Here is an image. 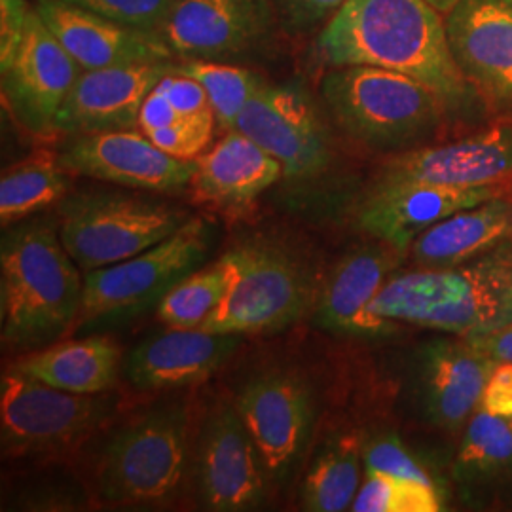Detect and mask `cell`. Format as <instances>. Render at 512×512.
Listing matches in <instances>:
<instances>
[{
  "mask_svg": "<svg viewBox=\"0 0 512 512\" xmlns=\"http://www.w3.org/2000/svg\"><path fill=\"white\" fill-rule=\"evenodd\" d=\"M238 410L268 476L287 478L310 439L315 418L310 387L291 372H268L243 387Z\"/></svg>",
  "mask_w": 512,
  "mask_h": 512,
  "instance_id": "15",
  "label": "cell"
},
{
  "mask_svg": "<svg viewBox=\"0 0 512 512\" xmlns=\"http://www.w3.org/2000/svg\"><path fill=\"white\" fill-rule=\"evenodd\" d=\"M236 129L270 152L289 181L313 183L334 162L329 129L300 84H264L239 114Z\"/></svg>",
  "mask_w": 512,
  "mask_h": 512,
  "instance_id": "10",
  "label": "cell"
},
{
  "mask_svg": "<svg viewBox=\"0 0 512 512\" xmlns=\"http://www.w3.org/2000/svg\"><path fill=\"white\" fill-rule=\"evenodd\" d=\"M397 258L385 249H361L346 256L319 294L315 323L321 329L353 338H385L395 321L378 317L370 306L397 266Z\"/></svg>",
  "mask_w": 512,
  "mask_h": 512,
  "instance_id": "23",
  "label": "cell"
},
{
  "mask_svg": "<svg viewBox=\"0 0 512 512\" xmlns=\"http://www.w3.org/2000/svg\"><path fill=\"white\" fill-rule=\"evenodd\" d=\"M171 71L169 61L82 71L55 116V131L86 135L139 126L143 101Z\"/></svg>",
  "mask_w": 512,
  "mask_h": 512,
  "instance_id": "20",
  "label": "cell"
},
{
  "mask_svg": "<svg viewBox=\"0 0 512 512\" xmlns=\"http://www.w3.org/2000/svg\"><path fill=\"white\" fill-rule=\"evenodd\" d=\"M33 10L27 0H0V65L18 50Z\"/></svg>",
  "mask_w": 512,
  "mask_h": 512,
  "instance_id": "36",
  "label": "cell"
},
{
  "mask_svg": "<svg viewBox=\"0 0 512 512\" xmlns=\"http://www.w3.org/2000/svg\"><path fill=\"white\" fill-rule=\"evenodd\" d=\"M363 440L357 433H340L327 440L302 482L306 511H348L359 494Z\"/></svg>",
  "mask_w": 512,
  "mask_h": 512,
  "instance_id": "27",
  "label": "cell"
},
{
  "mask_svg": "<svg viewBox=\"0 0 512 512\" xmlns=\"http://www.w3.org/2000/svg\"><path fill=\"white\" fill-rule=\"evenodd\" d=\"M348 0H275L279 14L294 29H308L332 18Z\"/></svg>",
  "mask_w": 512,
  "mask_h": 512,
  "instance_id": "38",
  "label": "cell"
},
{
  "mask_svg": "<svg viewBox=\"0 0 512 512\" xmlns=\"http://www.w3.org/2000/svg\"><path fill=\"white\" fill-rule=\"evenodd\" d=\"M188 421L186 404L165 403L124 425L99 458V495L118 505L173 497L186 473Z\"/></svg>",
  "mask_w": 512,
  "mask_h": 512,
  "instance_id": "5",
  "label": "cell"
},
{
  "mask_svg": "<svg viewBox=\"0 0 512 512\" xmlns=\"http://www.w3.org/2000/svg\"><path fill=\"white\" fill-rule=\"evenodd\" d=\"M317 52L330 69L370 65L406 74L448 110H467L478 97L450 52L446 18L427 0H348L321 31Z\"/></svg>",
  "mask_w": 512,
  "mask_h": 512,
  "instance_id": "1",
  "label": "cell"
},
{
  "mask_svg": "<svg viewBox=\"0 0 512 512\" xmlns=\"http://www.w3.org/2000/svg\"><path fill=\"white\" fill-rule=\"evenodd\" d=\"M196 486L209 511H251L264 503L266 467L238 406L219 404L203 421L196 448Z\"/></svg>",
  "mask_w": 512,
  "mask_h": 512,
  "instance_id": "12",
  "label": "cell"
},
{
  "mask_svg": "<svg viewBox=\"0 0 512 512\" xmlns=\"http://www.w3.org/2000/svg\"><path fill=\"white\" fill-rule=\"evenodd\" d=\"M351 511L437 512L442 511V501L433 482L366 473L365 484L359 488Z\"/></svg>",
  "mask_w": 512,
  "mask_h": 512,
  "instance_id": "32",
  "label": "cell"
},
{
  "mask_svg": "<svg viewBox=\"0 0 512 512\" xmlns=\"http://www.w3.org/2000/svg\"><path fill=\"white\" fill-rule=\"evenodd\" d=\"M467 342H471L478 351H482L497 363L499 361L512 363V323L490 334L469 338Z\"/></svg>",
  "mask_w": 512,
  "mask_h": 512,
  "instance_id": "41",
  "label": "cell"
},
{
  "mask_svg": "<svg viewBox=\"0 0 512 512\" xmlns=\"http://www.w3.org/2000/svg\"><path fill=\"white\" fill-rule=\"evenodd\" d=\"M67 190V171L54 154L38 152L4 169L0 179L2 226H12L14 222L27 219L44 207L63 200Z\"/></svg>",
  "mask_w": 512,
  "mask_h": 512,
  "instance_id": "30",
  "label": "cell"
},
{
  "mask_svg": "<svg viewBox=\"0 0 512 512\" xmlns=\"http://www.w3.org/2000/svg\"><path fill=\"white\" fill-rule=\"evenodd\" d=\"M173 71L186 74L202 84L217 116V124L226 131L236 129L239 114L266 84L260 74L249 69L205 59H184L183 63L173 65Z\"/></svg>",
  "mask_w": 512,
  "mask_h": 512,
  "instance_id": "31",
  "label": "cell"
},
{
  "mask_svg": "<svg viewBox=\"0 0 512 512\" xmlns=\"http://www.w3.org/2000/svg\"><path fill=\"white\" fill-rule=\"evenodd\" d=\"M321 97L340 128L382 152L418 148L450 112L425 84L370 65L332 67L321 80Z\"/></svg>",
  "mask_w": 512,
  "mask_h": 512,
  "instance_id": "4",
  "label": "cell"
},
{
  "mask_svg": "<svg viewBox=\"0 0 512 512\" xmlns=\"http://www.w3.org/2000/svg\"><path fill=\"white\" fill-rule=\"evenodd\" d=\"M370 311L465 340L503 329L512 323V241L459 266L389 277Z\"/></svg>",
  "mask_w": 512,
  "mask_h": 512,
  "instance_id": "3",
  "label": "cell"
},
{
  "mask_svg": "<svg viewBox=\"0 0 512 512\" xmlns=\"http://www.w3.org/2000/svg\"><path fill=\"white\" fill-rule=\"evenodd\" d=\"M158 88L169 97V101L181 116L211 107L209 95L202 84L186 74L171 71L158 82Z\"/></svg>",
  "mask_w": 512,
  "mask_h": 512,
  "instance_id": "37",
  "label": "cell"
},
{
  "mask_svg": "<svg viewBox=\"0 0 512 512\" xmlns=\"http://www.w3.org/2000/svg\"><path fill=\"white\" fill-rule=\"evenodd\" d=\"M80 272L52 220H25L4 228L0 243L2 342L12 348H40L74 327L84 298Z\"/></svg>",
  "mask_w": 512,
  "mask_h": 512,
  "instance_id": "2",
  "label": "cell"
},
{
  "mask_svg": "<svg viewBox=\"0 0 512 512\" xmlns=\"http://www.w3.org/2000/svg\"><path fill=\"white\" fill-rule=\"evenodd\" d=\"M507 241H512V200L503 194L433 224L410 245V255L418 268H452Z\"/></svg>",
  "mask_w": 512,
  "mask_h": 512,
  "instance_id": "25",
  "label": "cell"
},
{
  "mask_svg": "<svg viewBox=\"0 0 512 512\" xmlns=\"http://www.w3.org/2000/svg\"><path fill=\"white\" fill-rule=\"evenodd\" d=\"M512 476V421L478 408L467 421L454 478L463 488H486Z\"/></svg>",
  "mask_w": 512,
  "mask_h": 512,
  "instance_id": "28",
  "label": "cell"
},
{
  "mask_svg": "<svg viewBox=\"0 0 512 512\" xmlns=\"http://www.w3.org/2000/svg\"><path fill=\"white\" fill-rule=\"evenodd\" d=\"M497 361L461 340L439 338L418 349L414 395L423 418L444 431H458L480 408Z\"/></svg>",
  "mask_w": 512,
  "mask_h": 512,
  "instance_id": "19",
  "label": "cell"
},
{
  "mask_svg": "<svg viewBox=\"0 0 512 512\" xmlns=\"http://www.w3.org/2000/svg\"><path fill=\"white\" fill-rule=\"evenodd\" d=\"M186 213L124 194H78L59 205V236L82 272L141 255L175 234Z\"/></svg>",
  "mask_w": 512,
  "mask_h": 512,
  "instance_id": "8",
  "label": "cell"
},
{
  "mask_svg": "<svg viewBox=\"0 0 512 512\" xmlns=\"http://www.w3.org/2000/svg\"><path fill=\"white\" fill-rule=\"evenodd\" d=\"M38 16L82 71L131 63H165L164 38L137 33L71 0H40Z\"/></svg>",
  "mask_w": 512,
  "mask_h": 512,
  "instance_id": "21",
  "label": "cell"
},
{
  "mask_svg": "<svg viewBox=\"0 0 512 512\" xmlns=\"http://www.w3.org/2000/svg\"><path fill=\"white\" fill-rule=\"evenodd\" d=\"M431 6H435L439 10L440 14L446 18L456 6H458L461 0H427Z\"/></svg>",
  "mask_w": 512,
  "mask_h": 512,
  "instance_id": "42",
  "label": "cell"
},
{
  "mask_svg": "<svg viewBox=\"0 0 512 512\" xmlns=\"http://www.w3.org/2000/svg\"><path fill=\"white\" fill-rule=\"evenodd\" d=\"M363 461H365L366 473H385V475L401 476L410 480L433 482L421 469L420 463L406 452L401 440L391 435L365 444Z\"/></svg>",
  "mask_w": 512,
  "mask_h": 512,
  "instance_id": "35",
  "label": "cell"
},
{
  "mask_svg": "<svg viewBox=\"0 0 512 512\" xmlns=\"http://www.w3.org/2000/svg\"><path fill=\"white\" fill-rule=\"evenodd\" d=\"M217 116L213 109L200 110L181 116L177 122L162 129L145 133L148 139L164 150L165 154L179 160H196L209 147L215 133Z\"/></svg>",
  "mask_w": 512,
  "mask_h": 512,
  "instance_id": "34",
  "label": "cell"
},
{
  "mask_svg": "<svg viewBox=\"0 0 512 512\" xmlns=\"http://www.w3.org/2000/svg\"><path fill=\"white\" fill-rule=\"evenodd\" d=\"M112 404L78 395L10 366L0 378L2 452L10 458H46L69 452L107 420Z\"/></svg>",
  "mask_w": 512,
  "mask_h": 512,
  "instance_id": "9",
  "label": "cell"
},
{
  "mask_svg": "<svg viewBox=\"0 0 512 512\" xmlns=\"http://www.w3.org/2000/svg\"><path fill=\"white\" fill-rule=\"evenodd\" d=\"M82 69L33 10L18 50L2 74V101L19 126L33 135L55 131V116Z\"/></svg>",
  "mask_w": 512,
  "mask_h": 512,
  "instance_id": "13",
  "label": "cell"
},
{
  "mask_svg": "<svg viewBox=\"0 0 512 512\" xmlns=\"http://www.w3.org/2000/svg\"><path fill=\"white\" fill-rule=\"evenodd\" d=\"M181 114L173 107L169 97L158 86L148 93L139 110V129L143 133L154 129L167 128L173 122H177Z\"/></svg>",
  "mask_w": 512,
  "mask_h": 512,
  "instance_id": "40",
  "label": "cell"
},
{
  "mask_svg": "<svg viewBox=\"0 0 512 512\" xmlns=\"http://www.w3.org/2000/svg\"><path fill=\"white\" fill-rule=\"evenodd\" d=\"M57 160L67 173L158 194L190 186L196 160H179L133 129L74 135Z\"/></svg>",
  "mask_w": 512,
  "mask_h": 512,
  "instance_id": "14",
  "label": "cell"
},
{
  "mask_svg": "<svg viewBox=\"0 0 512 512\" xmlns=\"http://www.w3.org/2000/svg\"><path fill=\"white\" fill-rule=\"evenodd\" d=\"M232 253L239 264L238 283L200 329L239 336L272 332L300 321L317 304L313 270L293 251L256 241Z\"/></svg>",
  "mask_w": 512,
  "mask_h": 512,
  "instance_id": "7",
  "label": "cell"
},
{
  "mask_svg": "<svg viewBox=\"0 0 512 512\" xmlns=\"http://www.w3.org/2000/svg\"><path fill=\"white\" fill-rule=\"evenodd\" d=\"M503 194H509L507 186L454 188L376 181L357 209V224L393 251H408L433 224Z\"/></svg>",
  "mask_w": 512,
  "mask_h": 512,
  "instance_id": "18",
  "label": "cell"
},
{
  "mask_svg": "<svg viewBox=\"0 0 512 512\" xmlns=\"http://www.w3.org/2000/svg\"><path fill=\"white\" fill-rule=\"evenodd\" d=\"M209 245L207 222L188 219L175 234L141 255L86 272L82 308L74 327L93 329L160 304L177 283L202 266Z\"/></svg>",
  "mask_w": 512,
  "mask_h": 512,
  "instance_id": "6",
  "label": "cell"
},
{
  "mask_svg": "<svg viewBox=\"0 0 512 512\" xmlns=\"http://www.w3.org/2000/svg\"><path fill=\"white\" fill-rule=\"evenodd\" d=\"M480 408L512 421V363L499 361L495 365L484 387Z\"/></svg>",
  "mask_w": 512,
  "mask_h": 512,
  "instance_id": "39",
  "label": "cell"
},
{
  "mask_svg": "<svg viewBox=\"0 0 512 512\" xmlns=\"http://www.w3.org/2000/svg\"><path fill=\"white\" fill-rule=\"evenodd\" d=\"M137 33L164 38L179 0H71Z\"/></svg>",
  "mask_w": 512,
  "mask_h": 512,
  "instance_id": "33",
  "label": "cell"
},
{
  "mask_svg": "<svg viewBox=\"0 0 512 512\" xmlns=\"http://www.w3.org/2000/svg\"><path fill=\"white\" fill-rule=\"evenodd\" d=\"M122 349L109 338L71 340L18 359L12 368L38 382L78 395H101L114 387Z\"/></svg>",
  "mask_w": 512,
  "mask_h": 512,
  "instance_id": "26",
  "label": "cell"
},
{
  "mask_svg": "<svg viewBox=\"0 0 512 512\" xmlns=\"http://www.w3.org/2000/svg\"><path fill=\"white\" fill-rule=\"evenodd\" d=\"M512 181V120L456 143L406 150L385 162L378 183H425L454 188L507 186Z\"/></svg>",
  "mask_w": 512,
  "mask_h": 512,
  "instance_id": "17",
  "label": "cell"
},
{
  "mask_svg": "<svg viewBox=\"0 0 512 512\" xmlns=\"http://www.w3.org/2000/svg\"><path fill=\"white\" fill-rule=\"evenodd\" d=\"M446 35L484 107L512 120V0H461L446 16Z\"/></svg>",
  "mask_w": 512,
  "mask_h": 512,
  "instance_id": "11",
  "label": "cell"
},
{
  "mask_svg": "<svg viewBox=\"0 0 512 512\" xmlns=\"http://www.w3.org/2000/svg\"><path fill=\"white\" fill-rule=\"evenodd\" d=\"M238 277V260L230 251L177 283L158 304V317L171 329H200L234 291Z\"/></svg>",
  "mask_w": 512,
  "mask_h": 512,
  "instance_id": "29",
  "label": "cell"
},
{
  "mask_svg": "<svg viewBox=\"0 0 512 512\" xmlns=\"http://www.w3.org/2000/svg\"><path fill=\"white\" fill-rule=\"evenodd\" d=\"M279 177H283V167L274 156L245 133L232 129L207 154L196 158L188 188L198 202L236 209L255 202Z\"/></svg>",
  "mask_w": 512,
  "mask_h": 512,
  "instance_id": "24",
  "label": "cell"
},
{
  "mask_svg": "<svg viewBox=\"0 0 512 512\" xmlns=\"http://www.w3.org/2000/svg\"><path fill=\"white\" fill-rule=\"evenodd\" d=\"M277 12L275 0H179L165 44L183 59L236 57L272 35Z\"/></svg>",
  "mask_w": 512,
  "mask_h": 512,
  "instance_id": "16",
  "label": "cell"
},
{
  "mask_svg": "<svg viewBox=\"0 0 512 512\" xmlns=\"http://www.w3.org/2000/svg\"><path fill=\"white\" fill-rule=\"evenodd\" d=\"M239 348V334L171 329L139 344L124 361V376L141 391L198 384L215 374Z\"/></svg>",
  "mask_w": 512,
  "mask_h": 512,
  "instance_id": "22",
  "label": "cell"
}]
</instances>
